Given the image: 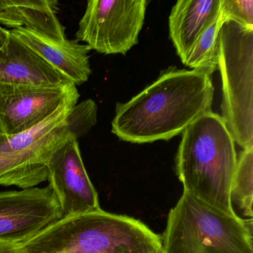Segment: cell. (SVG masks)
<instances>
[{"mask_svg":"<svg viewBox=\"0 0 253 253\" xmlns=\"http://www.w3.org/2000/svg\"><path fill=\"white\" fill-rule=\"evenodd\" d=\"M0 253H24L17 246L0 243Z\"/></svg>","mask_w":253,"mask_h":253,"instance_id":"cell-20","label":"cell"},{"mask_svg":"<svg viewBox=\"0 0 253 253\" xmlns=\"http://www.w3.org/2000/svg\"><path fill=\"white\" fill-rule=\"evenodd\" d=\"M214 86L200 70H170L126 103L117 105L112 133L132 143L168 140L211 112Z\"/></svg>","mask_w":253,"mask_h":253,"instance_id":"cell-1","label":"cell"},{"mask_svg":"<svg viewBox=\"0 0 253 253\" xmlns=\"http://www.w3.org/2000/svg\"><path fill=\"white\" fill-rule=\"evenodd\" d=\"M0 84L29 86L74 84L11 32L0 49Z\"/></svg>","mask_w":253,"mask_h":253,"instance_id":"cell-11","label":"cell"},{"mask_svg":"<svg viewBox=\"0 0 253 253\" xmlns=\"http://www.w3.org/2000/svg\"><path fill=\"white\" fill-rule=\"evenodd\" d=\"M10 32L11 31L7 30L2 26H0V49L5 45L8 36H9Z\"/></svg>","mask_w":253,"mask_h":253,"instance_id":"cell-21","label":"cell"},{"mask_svg":"<svg viewBox=\"0 0 253 253\" xmlns=\"http://www.w3.org/2000/svg\"><path fill=\"white\" fill-rule=\"evenodd\" d=\"M11 32L75 85L88 81L91 72L88 55L91 50L86 45L67 38L54 39L25 29H13Z\"/></svg>","mask_w":253,"mask_h":253,"instance_id":"cell-12","label":"cell"},{"mask_svg":"<svg viewBox=\"0 0 253 253\" xmlns=\"http://www.w3.org/2000/svg\"><path fill=\"white\" fill-rule=\"evenodd\" d=\"M222 0H179L169 19L170 38L182 63L201 34L214 23L221 12Z\"/></svg>","mask_w":253,"mask_h":253,"instance_id":"cell-13","label":"cell"},{"mask_svg":"<svg viewBox=\"0 0 253 253\" xmlns=\"http://www.w3.org/2000/svg\"><path fill=\"white\" fill-rule=\"evenodd\" d=\"M146 7V0H90L76 41L101 54H126L138 42Z\"/></svg>","mask_w":253,"mask_h":253,"instance_id":"cell-6","label":"cell"},{"mask_svg":"<svg viewBox=\"0 0 253 253\" xmlns=\"http://www.w3.org/2000/svg\"><path fill=\"white\" fill-rule=\"evenodd\" d=\"M253 146L243 149L238 157L231 188V200L243 214L253 219ZM233 205V204H232Z\"/></svg>","mask_w":253,"mask_h":253,"instance_id":"cell-16","label":"cell"},{"mask_svg":"<svg viewBox=\"0 0 253 253\" xmlns=\"http://www.w3.org/2000/svg\"><path fill=\"white\" fill-rule=\"evenodd\" d=\"M237 162L235 141L220 115L204 114L183 131L176 171L183 192L231 215H237L231 200Z\"/></svg>","mask_w":253,"mask_h":253,"instance_id":"cell-2","label":"cell"},{"mask_svg":"<svg viewBox=\"0 0 253 253\" xmlns=\"http://www.w3.org/2000/svg\"><path fill=\"white\" fill-rule=\"evenodd\" d=\"M221 14L226 20L253 29V0H222Z\"/></svg>","mask_w":253,"mask_h":253,"instance_id":"cell-18","label":"cell"},{"mask_svg":"<svg viewBox=\"0 0 253 253\" xmlns=\"http://www.w3.org/2000/svg\"><path fill=\"white\" fill-rule=\"evenodd\" d=\"M77 90L75 84L29 86L0 84V135L27 131L52 115Z\"/></svg>","mask_w":253,"mask_h":253,"instance_id":"cell-9","label":"cell"},{"mask_svg":"<svg viewBox=\"0 0 253 253\" xmlns=\"http://www.w3.org/2000/svg\"><path fill=\"white\" fill-rule=\"evenodd\" d=\"M226 21L220 12L218 18L211 23L198 38L189 53L185 65L194 70L203 71L211 75L218 64L219 33Z\"/></svg>","mask_w":253,"mask_h":253,"instance_id":"cell-15","label":"cell"},{"mask_svg":"<svg viewBox=\"0 0 253 253\" xmlns=\"http://www.w3.org/2000/svg\"><path fill=\"white\" fill-rule=\"evenodd\" d=\"M48 179L45 164H30L11 170L0 178V185L17 186L21 189L37 187Z\"/></svg>","mask_w":253,"mask_h":253,"instance_id":"cell-17","label":"cell"},{"mask_svg":"<svg viewBox=\"0 0 253 253\" xmlns=\"http://www.w3.org/2000/svg\"><path fill=\"white\" fill-rule=\"evenodd\" d=\"M79 97L77 90L52 115L24 132L11 136L0 135V152L26 153L37 163L46 165L50 157L59 146L69 139H77L68 118Z\"/></svg>","mask_w":253,"mask_h":253,"instance_id":"cell-10","label":"cell"},{"mask_svg":"<svg viewBox=\"0 0 253 253\" xmlns=\"http://www.w3.org/2000/svg\"><path fill=\"white\" fill-rule=\"evenodd\" d=\"M223 121L235 143L253 146V29L226 20L219 33Z\"/></svg>","mask_w":253,"mask_h":253,"instance_id":"cell-5","label":"cell"},{"mask_svg":"<svg viewBox=\"0 0 253 253\" xmlns=\"http://www.w3.org/2000/svg\"><path fill=\"white\" fill-rule=\"evenodd\" d=\"M17 247L24 253H163L161 237L146 224L101 209L62 217Z\"/></svg>","mask_w":253,"mask_h":253,"instance_id":"cell-3","label":"cell"},{"mask_svg":"<svg viewBox=\"0 0 253 253\" xmlns=\"http://www.w3.org/2000/svg\"><path fill=\"white\" fill-rule=\"evenodd\" d=\"M56 0H0V26L25 29L54 39H66Z\"/></svg>","mask_w":253,"mask_h":253,"instance_id":"cell-14","label":"cell"},{"mask_svg":"<svg viewBox=\"0 0 253 253\" xmlns=\"http://www.w3.org/2000/svg\"><path fill=\"white\" fill-rule=\"evenodd\" d=\"M48 180L63 217L100 210L98 194L85 169L77 139L59 146L47 162Z\"/></svg>","mask_w":253,"mask_h":253,"instance_id":"cell-8","label":"cell"},{"mask_svg":"<svg viewBox=\"0 0 253 253\" xmlns=\"http://www.w3.org/2000/svg\"><path fill=\"white\" fill-rule=\"evenodd\" d=\"M161 239L163 253H253V219L231 215L183 192Z\"/></svg>","mask_w":253,"mask_h":253,"instance_id":"cell-4","label":"cell"},{"mask_svg":"<svg viewBox=\"0 0 253 253\" xmlns=\"http://www.w3.org/2000/svg\"><path fill=\"white\" fill-rule=\"evenodd\" d=\"M62 217L48 186L0 192V243L20 245Z\"/></svg>","mask_w":253,"mask_h":253,"instance_id":"cell-7","label":"cell"},{"mask_svg":"<svg viewBox=\"0 0 253 253\" xmlns=\"http://www.w3.org/2000/svg\"><path fill=\"white\" fill-rule=\"evenodd\" d=\"M30 164H38L31 155L23 152H0V178L11 170Z\"/></svg>","mask_w":253,"mask_h":253,"instance_id":"cell-19","label":"cell"}]
</instances>
